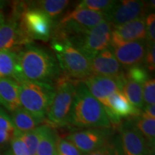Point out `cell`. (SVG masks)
<instances>
[{"mask_svg":"<svg viewBox=\"0 0 155 155\" xmlns=\"http://www.w3.org/2000/svg\"><path fill=\"white\" fill-rule=\"evenodd\" d=\"M17 134L10 116L0 108V150L7 149Z\"/></svg>","mask_w":155,"mask_h":155,"instance_id":"obj_23","label":"cell"},{"mask_svg":"<svg viewBox=\"0 0 155 155\" xmlns=\"http://www.w3.org/2000/svg\"><path fill=\"white\" fill-rule=\"evenodd\" d=\"M143 101L145 105H154L155 104V80L149 78L142 85Z\"/></svg>","mask_w":155,"mask_h":155,"instance_id":"obj_30","label":"cell"},{"mask_svg":"<svg viewBox=\"0 0 155 155\" xmlns=\"http://www.w3.org/2000/svg\"><path fill=\"white\" fill-rule=\"evenodd\" d=\"M83 155H116V153L114 145L108 144L101 148Z\"/></svg>","mask_w":155,"mask_h":155,"instance_id":"obj_34","label":"cell"},{"mask_svg":"<svg viewBox=\"0 0 155 155\" xmlns=\"http://www.w3.org/2000/svg\"><path fill=\"white\" fill-rule=\"evenodd\" d=\"M111 132L105 128H91L74 131L66 137L83 154L109 144Z\"/></svg>","mask_w":155,"mask_h":155,"instance_id":"obj_10","label":"cell"},{"mask_svg":"<svg viewBox=\"0 0 155 155\" xmlns=\"http://www.w3.org/2000/svg\"><path fill=\"white\" fill-rule=\"evenodd\" d=\"M18 83L21 107L44 121L55 96V86L48 83L28 81Z\"/></svg>","mask_w":155,"mask_h":155,"instance_id":"obj_4","label":"cell"},{"mask_svg":"<svg viewBox=\"0 0 155 155\" xmlns=\"http://www.w3.org/2000/svg\"><path fill=\"white\" fill-rule=\"evenodd\" d=\"M122 68L128 69L143 63L147 50V41H134L110 46Z\"/></svg>","mask_w":155,"mask_h":155,"instance_id":"obj_15","label":"cell"},{"mask_svg":"<svg viewBox=\"0 0 155 155\" xmlns=\"http://www.w3.org/2000/svg\"><path fill=\"white\" fill-rule=\"evenodd\" d=\"M147 9V3L144 1H116L111 10L106 14V19L109 21L114 28L139 17H145Z\"/></svg>","mask_w":155,"mask_h":155,"instance_id":"obj_11","label":"cell"},{"mask_svg":"<svg viewBox=\"0 0 155 155\" xmlns=\"http://www.w3.org/2000/svg\"><path fill=\"white\" fill-rule=\"evenodd\" d=\"M61 74L57 59L47 48L30 43L17 53L15 78L17 83L28 81L54 86Z\"/></svg>","mask_w":155,"mask_h":155,"instance_id":"obj_1","label":"cell"},{"mask_svg":"<svg viewBox=\"0 0 155 155\" xmlns=\"http://www.w3.org/2000/svg\"><path fill=\"white\" fill-rule=\"evenodd\" d=\"M10 119L19 133H26L33 130L43 122L22 107L11 112Z\"/></svg>","mask_w":155,"mask_h":155,"instance_id":"obj_19","label":"cell"},{"mask_svg":"<svg viewBox=\"0 0 155 155\" xmlns=\"http://www.w3.org/2000/svg\"><path fill=\"white\" fill-rule=\"evenodd\" d=\"M112 30L113 26L105 19L86 33L67 38L91 61L110 47Z\"/></svg>","mask_w":155,"mask_h":155,"instance_id":"obj_7","label":"cell"},{"mask_svg":"<svg viewBox=\"0 0 155 155\" xmlns=\"http://www.w3.org/2000/svg\"><path fill=\"white\" fill-rule=\"evenodd\" d=\"M105 108L110 122L118 124L122 119L140 116L141 110L134 106L121 91L111 94L103 105Z\"/></svg>","mask_w":155,"mask_h":155,"instance_id":"obj_13","label":"cell"},{"mask_svg":"<svg viewBox=\"0 0 155 155\" xmlns=\"http://www.w3.org/2000/svg\"><path fill=\"white\" fill-rule=\"evenodd\" d=\"M124 77L126 80L143 85L145 81L150 78V75L148 71L144 66L138 65L127 69V72L124 73Z\"/></svg>","mask_w":155,"mask_h":155,"instance_id":"obj_28","label":"cell"},{"mask_svg":"<svg viewBox=\"0 0 155 155\" xmlns=\"http://www.w3.org/2000/svg\"><path fill=\"white\" fill-rule=\"evenodd\" d=\"M57 138L53 129L49 126L45 125L37 149L36 155H58Z\"/></svg>","mask_w":155,"mask_h":155,"instance_id":"obj_22","label":"cell"},{"mask_svg":"<svg viewBox=\"0 0 155 155\" xmlns=\"http://www.w3.org/2000/svg\"><path fill=\"white\" fill-rule=\"evenodd\" d=\"M17 53L12 50L0 51V78H12L16 75Z\"/></svg>","mask_w":155,"mask_h":155,"instance_id":"obj_25","label":"cell"},{"mask_svg":"<svg viewBox=\"0 0 155 155\" xmlns=\"http://www.w3.org/2000/svg\"><path fill=\"white\" fill-rule=\"evenodd\" d=\"M68 124L86 129L111 127L104 106L91 94L83 81L76 85Z\"/></svg>","mask_w":155,"mask_h":155,"instance_id":"obj_2","label":"cell"},{"mask_svg":"<svg viewBox=\"0 0 155 155\" xmlns=\"http://www.w3.org/2000/svg\"><path fill=\"white\" fill-rule=\"evenodd\" d=\"M5 16H4V14H3L2 9L0 8V28H1L2 25L5 23Z\"/></svg>","mask_w":155,"mask_h":155,"instance_id":"obj_36","label":"cell"},{"mask_svg":"<svg viewBox=\"0 0 155 155\" xmlns=\"http://www.w3.org/2000/svg\"><path fill=\"white\" fill-rule=\"evenodd\" d=\"M50 45L63 75L75 81H83L91 75V61L67 38L53 35Z\"/></svg>","mask_w":155,"mask_h":155,"instance_id":"obj_3","label":"cell"},{"mask_svg":"<svg viewBox=\"0 0 155 155\" xmlns=\"http://www.w3.org/2000/svg\"><path fill=\"white\" fill-rule=\"evenodd\" d=\"M45 125L39 126L33 130L26 133H19V136L28 147L30 155H36L37 149L45 130Z\"/></svg>","mask_w":155,"mask_h":155,"instance_id":"obj_26","label":"cell"},{"mask_svg":"<svg viewBox=\"0 0 155 155\" xmlns=\"http://www.w3.org/2000/svg\"><path fill=\"white\" fill-rule=\"evenodd\" d=\"M79 81H73L61 74L55 83V96L46 116L48 123L54 127L68 124L74 101L75 88Z\"/></svg>","mask_w":155,"mask_h":155,"instance_id":"obj_6","label":"cell"},{"mask_svg":"<svg viewBox=\"0 0 155 155\" xmlns=\"http://www.w3.org/2000/svg\"><path fill=\"white\" fill-rule=\"evenodd\" d=\"M30 4L31 7L45 13L55 22L68 6L70 2L67 0H42Z\"/></svg>","mask_w":155,"mask_h":155,"instance_id":"obj_21","label":"cell"},{"mask_svg":"<svg viewBox=\"0 0 155 155\" xmlns=\"http://www.w3.org/2000/svg\"><path fill=\"white\" fill-rule=\"evenodd\" d=\"M116 2L111 0H83L77 5V7L102 12L106 15L111 10Z\"/></svg>","mask_w":155,"mask_h":155,"instance_id":"obj_27","label":"cell"},{"mask_svg":"<svg viewBox=\"0 0 155 155\" xmlns=\"http://www.w3.org/2000/svg\"><path fill=\"white\" fill-rule=\"evenodd\" d=\"M19 19V15L13 12L0 28V51L12 50L17 46L32 43L23 34Z\"/></svg>","mask_w":155,"mask_h":155,"instance_id":"obj_16","label":"cell"},{"mask_svg":"<svg viewBox=\"0 0 155 155\" xmlns=\"http://www.w3.org/2000/svg\"><path fill=\"white\" fill-rule=\"evenodd\" d=\"M91 75L110 77L120 76L124 73L110 47L91 61Z\"/></svg>","mask_w":155,"mask_h":155,"instance_id":"obj_17","label":"cell"},{"mask_svg":"<svg viewBox=\"0 0 155 155\" xmlns=\"http://www.w3.org/2000/svg\"><path fill=\"white\" fill-rule=\"evenodd\" d=\"M145 17H139L125 24L114 27L110 46L134 41H146Z\"/></svg>","mask_w":155,"mask_h":155,"instance_id":"obj_14","label":"cell"},{"mask_svg":"<svg viewBox=\"0 0 155 155\" xmlns=\"http://www.w3.org/2000/svg\"><path fill=\"white\" fill-rule=\"evenodd\" d=\"M134 127L154 152L155 146V119H146L141 116L130 119Z\"/></svg>","mask_w":155,"mask_h":155,"instance_id":"obj_20","label":"cell"},{"mask_svg":"<svg viewBox=\"0 0 155 155\" xmlns=\"http://www.w3.org/2000/svg\"><path fill=\"white\" fill-rule=\"evenodd\" d=\"M155 46L154 43L147 42L146 53L143 63H144V68L150 72H154L155 69Z\"/></svg>","mask_w":155,"mask_h":155,"instance_id":"obj_32","label":"cell"},{"mask_svg":"<svg viewBox=\"0 0 155 155\" xmlns=\"http://www.w3.org/2000/svg\"><path fill=\"white\" fill-rule=\"evenodd\" d=\"M0 155H12L10 150H0Z\"/></svg>","mask_w":155,"mask_h":155,"instance_id":"obj_37","label":"cell"},{"mask_svg":"<svg viewBox=\"0 0 155 155\" xmlns=\"http://www.w3.org/2000/svg\"><path fill=\"white\" fill-rule=\"evenodd\" d=\"M121 92L134 106L139 110L144 107L142 95V85L125 79Z\"/></svg>","mask_w":155,"mask_h":155,"instance_id":"obj_24","label":"cell"},{"mask_svg":"<svg viewBox=\"0 0 155 155\" xmlns=\"http://www.w3.org/2000/svg\"><path fill=\"white\" fill-rule=\"evenodd\" d=\"M10 150L12 155H30L28 147L19 137V132L12 139L10 142Z\"/></svg>","mask_w":155,"mask_h":155,"instance_id":"obj_31","label":"cell"},{"mask_svg":"<svg viewBox=\"0 0 155 155\" xmlns=\"http://www.w3.org/2000/svg\"><path fill=\"white\" fill-rule=\"evenodd\" d=\"M145 28H146V41L148 43H154L155 40V15L150 13L145 17Z\"/></svg>","mask_w":155,"mask_h":155,"instance_id":"obj_33","label":"cell"},{"mask_svg":"<svg viewBox=\"0 0 155 155\" xmlns=\"http://www.w3.org/2000/svg\"><path fill=\"white\" fill-rule=\"evenodd\" d=\"M140 116L146 119H155V106L154 105H147L144 106L142 111L141 112Z\"/></svg>","mask_w":155,"mask_h":155,"instance_id":"obj_35","label":"cell"},{"mask_svg":"<svg viewBox=\"0 0 155 155\" xmlns=\"http://www.w3.org/2000/svg\"><path fill=\"white\" fill-rule=\"evenodd\" d=\"M58 155H83L73 143L66 139L57 138Z\"/></svg>","mask_w":155,"mask_h":155,"instance_id":"obj_29","label":"cell"},{"mask_svg":"<svg viewBox=\"0 0 155 155\" xmlns=\"http://www.w3.org/2000/svg\"><path fill=\"white\" fill-rule=\"evenodd\" d=\"M125 81L124 73L120 76L110 77L91 75L83 81L87 88L104 105L107 98L117 91H121Z\"/></svg>","mask_w":155,"mask_h":155,"instance_id":"obj_12","label":"cell"},{"mask_svg":"<svg viewBox=\"0 0 155 155\" xmlns=\"http://www.w3.org/2000/svg\"><path fill=\"white\" fill-rule=\"evenodd\" d=\"M19 83L12 78H0V104L12 112L21 107Z\"/></svg>","mask_w":155,"mask_h":155,"instance_id":"obj_18","label":"cell"},{"mask_svg":"<svg viewBox=\"0 0 155 155\" xmlns=\"http://www.w3.org/2000/svg\"><path fill=\"white\" fill-rule=\"evenodd\" d=\"M19 26L23 34L32 42L34 40L47 42L51 39L55 22L39 9L25 3L19 16Z\"/></svg>","mask_w":155,"mask_h":155,"instance_id":"obj_8","label":"cell"},{"mask_svg":"<svg viewBox=\"0 0 155 155\" xmlns=\"http://www.w3.org/2000/svg\"><path fill=\"white\" fill-rule=\"evenodd\" d=\"M105 19L104 13L76 7L56 21L52 35L71 38L84 34Z\"/></svg>","mask_w":155,"mask_h":155,"instance_id":"obj_5","label":"cell"},{"mask_svg":"<svg viewBox=\"0 0 155 155\" xmlns=\"http://www.w3.org/2000/svg\"><path fill=\"white\" fill-rule=\"evenodd\" d=\"M113 145L116 155H152L154 153L134 127L131 120L121 125Z\"/></svg>","mask_w":155,"mask_h":155,"instance_id":"obj_9","label":"cell"}]
</instances>
